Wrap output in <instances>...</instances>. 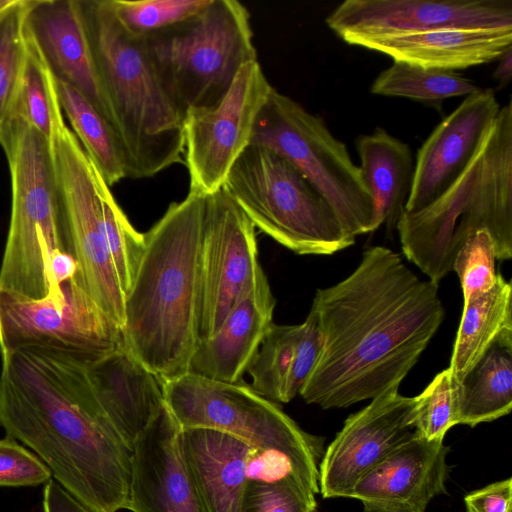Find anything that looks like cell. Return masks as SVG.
I'll use <instances>...</instances> for the list:
<instances>
[{
	"label": "cell",
	"mask_w": 512,
	"mask_h": 512,
	"mask_svg": "<svg viewBox=\"0 0 512 512\" xmlns=\"http://www.w3.org/2000/svg\"><path fill=\"white\" fill-rule=\"evenodd\" d=\"M310 312L321 345L299 395L323 409L399 388L445 314L438 285L420 279L384 246L366 249L349 276L318 289Z\"/></svg>",
	"instance_id": "obj_1"
},
{
	"label": "cell",
	"mask_w": 512,
	"mask_h": 512,
	"mask_svg": "<svg viewBox=\"0 0 512 512\" xmlns=\"http://www.w3.org/2000/svg\"><path fill=\"white\" fill-rule=\"evenodd\" d=\"M0 424L91 511L128 508L132 447L101 407L86 364L41 348L2 353Z\"/></svg>",
	"instance_id": "obj_2"
},
{
	"label": "cell",
	"mask_w": 512,
	"mask_h": 512,
	"mask_svg": "<svg viewBox=\"0 0 512 512\" xmlns=\"http://www.w3.org/2000/svg\"><path fill=\"white\" fill-rule=\"evenodd\" d=\"M206 196L169 205L147 232L125 297V347L161 385L189 371L199 339L200 252Z\"/></svg>",
	"instance_id": "obj_3"
},
{
	"label": "cell",
	"mask_w": 512,
	"mask_h": 512,
	"mask_svg": "<svg viewBox=\"0 0 512 512\" xmlns=\"http://www.w3.org/2000/svg\"><path fill=\"white\" fill-rule=\"evenodd\" d=\"M126 178L184 163V115L166 90L144 38L118 21L110 0H77Z\"/></svg>",
	"instance_id": "obj_4"
},
{
	"label": "cell",
	"mask_w": 512,
	"mask_h": 512,
	"mask_svg": "<svg viewBox=\"0 0 512 512\" xmlns=\"http://www.w3.org/2000/svg\"><path fill=\"white\" fill-rule=\"evenodd\" d=\"M396 229L405 257L438 283L479 230L493 238L499 261L512 257V108H500L477 152L436 200L403 211Z\"/></svg>",
	"instance_id": "obj_5"
},
{
	"label": "cell",
	"mask_w": 512,
	"mask_h": 512,
	"mask_svg": "<svg viewBox=\"0 0 512 512\" xmlns=\"http://www.w3.org/2000/svg\"><path fill=\"white\" fill-rule=\"evenodd\" d=\"M0 145L11 178V217L0 289L42 299L49 292L46 267L51 255L70 254L52 145L20 118L5 120Z\"/></svg>",
	"instance_id": "obj_6"
},
{
	"label": "cell",
	"mask_w": 512,
	"mask_h": 512,
	"mask_svg": "<svg viewBox=\"0 0 512 512\" xmlns=\"http://www.w3.org/2000/svg\"><path fill=\"white\" fill-rule=\"evenodd\" d=\"M164 401L181 428L232 434L270 458L314 495L319 489L323 438L304 431L275 402L244 383L186 373L162 384Z\"/></svg>",
	"instance_id": "obj_7"
},
{
	"label": "cell",
	"mask_w": 512,
	"mask_h": 512,
	"mask_svg": "<svg viewBox=\"0 0 512 512\" xmlns=\"http://www.w3.org/2000/svg\"><path fill=\"white\" fill-rule=\"evenodd\" d=\"M254 227L299 255H331L355 243L332 206L287 159L250 144L221 188Z\"/></svg>",
	"instance_id": "obj_8"
},
{
	"label": "cell",
	"mask_w": 512,
	"mask_h": 512,
	"mask_svg": "<svg viewBox=\"0 0 512 512\" xmlns=\"http://www.w3.org/2000/svg\"><path fill=\"white\" fill-rule=\"evenodd\" d=\"M183 115L216 105L245 64L257 60L250 13L237 0H210L193 18L145 39Z\"/></svg>",
	"instance_id": "obj_9"
},
{
	"label": "cell",
	"mask_w": 512,
	"mask_h": 512,
	"mask_svg": "<svg viewBox=\"0 0 512 512\" xmlns=\"http://www.w3.org/2000/svg\"><path fill=\"white\" fill-rule=\"evenodd\" d=\"M250 144L270 148L293 164L332 206L349 235L372 232L373 203L361 169L322 119L273 87Z\"/></svg>",
	"instance_id": "obj_10"
},
{
	"label": "cell",
	"mask_w": 512,
	"mask_h": 512,
	"mask_svg": "<svg viewBox=\"0 0 512 512\" xmlns=\"http://www.w3.org/2000/svg\"><path fill=\"white\" fill-rule=\"evenodd\" d=\"M69 251L77 264L73 278L121 330L125 293L108 249L103 222L107 183L66 125L52 143Z\"/></svg>",
	"instance_id": "obj_11"
},
{
	"label": "cell",
	"mask_w": 512,
	"mask_h": 512,
	"mask_svg": "<svg viewBox=\"0 0 512 512\" xmlns=\"http://www.w3.org/2000/svg\"><path fill=\"white\" fill-rule=\"evenodd\" d=\"M122 330L77 285L30 299L0 289L1 353L41 348L66 354L86 365L123 345Z\"/></svg>",
	"instance_id": "obj_12"
},
{
	"label": "cell",
	"mask_w": 512,
	"mask_h": 512,
	"mask_svg": "<svg viewBox=\"0 0 512 512\" xmlns=\"http://www.w3.org/2000/svg\"><path fill=\"white\" fill-rule=\"evenodd\" d=\"M273 87L258 60L241 67L214 106L184 115V163L190 191L208 196L220 190L236 160L250 145L256 118Z\"/></svg>",
	"instance_id": "obj_13"
},
{
	"label": "cell",
	"mask_w": 512,
	"mask_h": 512,
	"mask_svg": "<svg viewBox=\"0 0 512 512\" xmlns=\"http://www.w3.org/2000/svg\"><path fill=\"white\" fill-rule=\"evenodd\" d=\"M261 270L252 222L222 189L206 196L200 252V341L219 329Z\"/></svg>",
	"instance_id": "obj_14"
},
{
	"label": "cell",
	"mask_w": 512,
	"mask_h": 512,
	"mask_svg": "<svg viewBox=\"0 0 512 512\" xmlns=\"http://www.w3.org/2000/svg\"><path fill=\"white\" fill-rule=\"evenodd\" d=\"M343 41L430 30H512L511 0H346L326 18Z\"/></svg>",
	"instance_id": "obj_15"
},
{
	"label": "cell",
	"mask_w": 512,
	"mask_h": 512,
	"mask_svg": "<svg viewBox=\"0 0 512 512\" xmlns=\"http://www.w3.org/2000/svg\"><path fill=\"white\" fill-rule=\"evenodd\" d=\"M416 398L391 388L351 414L319 464L323 498H348L355 485L414 434Z\"/></svg>",
	"instance_id": "obj_16"
},
{
	"label": "cell",
	"mask_w": 512,
	"mask_h": 512,
	"mask_svg": "<svg viewBox=\"0 0 512 512\" xmlns=\"http://www.w3.org/2000/svg\"><path fill=\"white\" fill-rule=\"evenodd\" d=\"M181 427L166 404L132 444L127 510L132 512H205L187 466Z\"/></svg>",
	"instance_id": "obj_17"
},
{
	"label": "cell",
	"mask_w": 512,
	"mask_h": 512,
	"mask_svg": "<svg viewBox=\"0 0 512 512\" xmlns=\"http://www.w3.org/2000/svg\"><path fill=\"white\" fill-rule=\"evenodd\" d=\"M499 103L490 89L466 96L439 123L417 153L404 211H419L436 200L469 164L492 126Z\"/></svg>",
	"instance_id": "obj_18"
},
{
	"label": "cell",
	"mask_w": 512,
	"mask_h": 512,
	"mask_svg": "<svg viewBox=\"0 0 512 512\" xmlns=\"http://www.w3.org/2000/svg\"><path fill=\"white\" fill-rule=\"evenodd\" d=\"M449 448L416 433L367 473L348 498L364 512H425L430 501L446 494Z\"/></svg>",
	"instance_id": "obj_19"
},
{
	"label": "cell",
	"mask_w": 512,
	"mask_h": 512,
	"mask_svg": "<svg viewBox=\"0 0 512 512\" xmlns=\"http://www.w3.org/2000/svg\"><path fill=\"white\" fill-rule=\"evenodd\" d=\"M24 27L55 80L77 89L111 124L77 0H26Z\"/></svg>",
	"instance_id": "obj_20"
},
{
	"label": "cell",
	"mask_w": 512,
	"mask_h": 512,
	"mask_svg": "<svg viewBox=\"0 0 512 512\" xmlns=\"http://www.w3.org/2000/svg\"><path fill=\"white\" fill-rule=\"evenodd\" d=\"M275 305L276 299L261 270L219 329L199 342L188 372L214 381L241 382L273 323Z\"/></svg>",
	"instance_id": "obj_21"
},
{
	"label": "cell",
	"mask_w": 512,
	"mask_h": 512,
	"mask_svg": "<svg viewBox=\"0 0 512 512\" xmlns=\"http://www.w3.org/2000/svg\"><path fill=\"white\" fill-rule=\"evenodd\" d=\"M180 441L205 512H241L250 464L260 452L211 428H181Z\"/></svg>",
	"instance_id": "obj_22"
},
{
	"label": "cell",
	"mask_w": 512,
	"mask_h": 512,
	"mask_svg": "<svg viewBox=\"0 0 512 512\" xmlns=\"http://www.w3.org/2000/svg\"><path fill=\"white\" fill-rule=\"evenodd\" d=\"M86 372L104 412L132 447L165 404L161 383L124 344L86 365Z\"/></svg>",
	"instance_id": "obj_23"
},
{
	"label": "cell",
	"mask_w": 512,
	"mask_h": 512,
	"mask_svg": "<svg viewBox=\"0 0 512 512\" xmlns=\"http://www.w3.org/2000/svg\"><path fill=\"white\" fill-rule=\"evenodd\" d=\"M351 45L378 51L393 61L453 71L498 59L512 46V30L445 28L360 38Z\"/></svg>",
	"instance_id": "obj_24"
},
{
	"label": "cell",
	"mask_w": 512,
	"mask_h": 512,
	"mask_svg": "<svg viewBox=\"0 0 512 512\" xmlns=\"http://www.w3.org/2000/svg\"><path fill=\"white\" fill-rule=\"evenodd\" d=\"M320 345L318 324L311 312L301 324L272 323L247 368L250 387L272 402H290L313 370Z\"/></svg>",
	"instance_id": "obj_25"
},
{
	"label": "cell",
	"mask_w": 512,
	"mask_h": 512,
	"mask_svg": "<svg viewBox=\"0 0 512 512\" xmlns=\"http://www.w3.org/2000/svg\"><path fill=\"white\" fill-rule=\"evenodd\" d=\"M361 172L373 203L372 231L385 224L389 230L404 211L414 173L407 144L377 127L356 140Z\"/></svg>",
	"instance_id": "obj_26"
},
{
	"label": "cell",
	"mask_w": 512,
	"mask_h": 512,
	"mask_svg": "<svg viewBox=\"0 0 512 512\" xmlns=\"http://www.w3.org/2000/svg\"><path fill=\"white\" fill-rule=\"evenodd\" d=\"M511 295L510 282L498 274L489 291L463 302L448 367L458 382L504 332L512 330Z\"/></svg>",
	"instance_id": "obj_27"
},
{
	"label": "cell",
	"mask_w": 512,
	"mask_h": 512,
	"mask_svg": "<svg viewBox=\"0 0 512 512\" xmlns=\"http://www.w3.org/2000/svg\"><path fill=\"white\" fill-rule=\"evenodd\" d=\"M459 424L474 427L512 409V330L504 332L459 382Z\"/></svg>",
	"instance_id": "obj_28"
},
{
	"label": "cell",
	"mask_w": 512,
	"mask_h": 512,
	"mask_svg": "<svg viewBox=\"0 0 512 512\" xmlns=\"http://www.w3.org/2000/svg\"><path fill=\"white\" fill-rule=\"evenodd\" d=\"M25 36L26 49L23 65L5 120L23 119L52 145L66 126L56 80L26 31Z\"/></svg>",
	"instance_id": "obj_29"
},
{
	"label": "cell",
	"mask_w": 512,
	"mask_h": 512,
	"mask_svg": "<svg viewBox=\"0 0 512 512\" xmlns=\"http://www.w3.org/2000/svg\"><path fill=\"white\" fill-rule=\"evenodd\" d=\"M56 88L73 133L107 185L126 178L121 147L111 124L74 87L56 80Z\"/></svg>",
	"instance_id": "obj_30"
},
{
	"label": "cell",
	"mask_w": 512,
	"mask_h": 512,
	"mask_svg": "<svg viewBox=\"0 0 512 512\" xmlns=\"http://www.w3.org/2000/svg\"><path fill=\"white\" fill-rule=\"evenodd\" d=\"M370 90L376 95L409 98L439 108L447 98L466 97L482 89L453 71L394 61L376 77Z\"/></svg>",
	"instance_id": "obj_31"
},
{
	"label": "cell",
	"mask_w": 512,
	"mask_h": 512,
	"mask_svg": "<svg viewBox=\"0 0 512 512\" xmlns=\"http://www.w3.org/2000/svg\"><path fill=\"white\" fill-rule=\"evenodd\" d=\"M210 0H110L120 24L132 35L148 38L200 13Z\"/></svg>",
	"instance_id": "obj_32"
},
{
	"label": "cell",
	"mask_w": 512,
	"mask_h": 512,
	"mask_svg": "<svg viewBox=\"0 0 512 512\" xmlns=\"http://www.w3.org/2000/svg\"><path fill=\"white\" fill-rule=\"evenodd\" d=\"M415 398V433L428 441H443L448 430L459 424V382L449 368L444 369Z\"/></svg>",
	"instance_id": "obj_33"
},
{
	"label": "cell",
	"mask_w": 512,
	"mask_h": 512,
	"mask_svg": "<svg viewBox=\"0 0 512 512\" xmlns=\"http://www.w3.org/2000/svg\"><path fill=\"white\" fill-rule=\"evenodd\" d=\"M103 222L110 256L126 297L144 253L145 236L129 222L109 187L103 194Z\"/></svg>",
	"instance_id": "obj_34"
},
{
	"label": "cell",
	"mask_w": 512,
	"mask_h": 512,
	"mask_svg": "<svg viewBox=\"0 0 512 512\" xmlns=\"http://www.w3.org/2000/svg\"><path fill=\"white\" fill-rule=\"evenodd\" d=\"M25 8L26 0H13L0 11V130L23 65L26 49Z\"/></svg>",
	"instance_id": "obj_35"
},
{
	"label": "cell",
	"mask_w": 512,
	"mask_h": 512,
	"mask_svg": "<svg viewBox=\"0 0 512 512\" xmlns=\"http://www.w3.org/2000/svg\"><path fill=\"white\" fill-rule=\"evenodd\" d=\"M241 512H318L315 495L290 476L248 479Z\"/></svg>",
	"instance_id": "obj_36"
},
{
	"label": "cell",
	"mask_w": 512,
	"mask_h": 512,
	"mask_svg": "<svg viewBox=\"0 0 512 512\" xmlns=\"http://www.w3.org/2000/svg\"><path fill=\"white\" fill-rule=\"evenodd\" d=\"M496 249L486 230L471 235L456 254L452 271L460 280L463 302L489 291L495 284Z\"/></svg>",
	"instance_id": "obj_37"
},
{
	"label": "cell",
	"mask_w": 512,
	"mask_h": 512,
	"mask_svg": "<svg viewBox=\"0 0 512 512\" xmlns=\"http://www.w3.org/2000/svg\"><path fill=\"white\" fill-rule=\"evenodd\" d=\"M51 478L50 468L35 453L8 435L0 438V487L38 486Z\"/></svg>",
	"instance_id": "obj_38"
},
{
	"label": "cell",
	"mask_w": 512,
	"mask_h": 512,
	"mask_svg": "<svg viewBox=\"0 0 512 512\" xmlns=\"http://www.w3.org/2000/svg\"><path fill=\"white\" fill-rule=\"evenodd\" d=\"M467 512H512V479L474 490L464 497Z\"/></svg>",
	"instance_id": "obj_39"
},
{
	"label": "cell",
	"mask_w": 512,
	"mask_h": 512,
	"mask_svg": "<svg viewBox=\"0 0 512 512\" xmlns=\"http://www.w3.org/2000/svg\"><path fill=\"white\" fill-rule=\"evenodd\" d=\"M42 509L43 512H93L52 479L44 485Z\"/></svg>",
	"instance_id": "obj_40"
},
{
	"label": "cell",
	"mask_w": 512,
	"mask_h": 512,
	"mask_svg": "<svg viewBox=\"0 0 512 512\" xmlns=\"http://www.w3.org/2000/svg\"><path fill=\"white\" fill-rule=\"evenodd\" d=\"M76 273L77 264L72 255L62 251L54 252L46 267L48 293L60 294L62 284L73 279Z\"/></svg>",
	"instance_id": "obj_41"
},
{
	"label": "cell",
	"mask_w": 512,
	"mask_h": 512,
	"mask_svg": "<svg viewBox=\"0 0 512 512\" xmlns=\"http://www.w3.org/2000/svg\"><path fill=\"white\" fill-rule=\"evenodd\" d=\"M498 60L493 77L498 81L500 87H505L512 77V46L506 49Z\"/></svg>",
	"instance_id": "obj_42"
},
{
	"label": "cell",
	"mask_w": 512,
	"mask_h": 512,
	"mask_svg": "<svg viewBox=\"0 0 512 512\" xmlns=\"http://www.w3.org/2000/svg\"><path fill=\"white\" fill-rule=\"evenodd\" d=\"M13 0H0V11L9 6Z\"/></svg>",
	"instance_id": "obj_43"
}]
</instances>
